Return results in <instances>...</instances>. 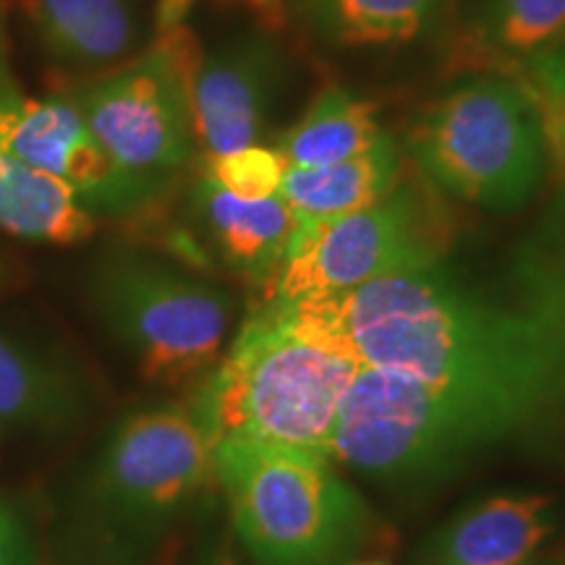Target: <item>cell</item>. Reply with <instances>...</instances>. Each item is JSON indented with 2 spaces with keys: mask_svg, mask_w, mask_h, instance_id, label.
<instances>
[{
  "mask_svg": "<svg viewBox=\"0 0 565 565\" xmlns=\"http://www.w3.org/2000/svg\"><path fill=\"white\" fill-rule=\"evenodd\" d=\"M194 231L215 257L244 282L263 288L286 263L296 217L280 194L267 200H242L202 171L189 196Z\"/></svg>",
  "mask_w": 565,
  "mask_h": 565,
  "instance_id": "12",
  "label": "cell"
},
{
  "mask_svg": "<svg viewBox=\"0 0 565 565\" xmlns=\"http://www.w3.org/2000/svg\"><path fill=\"white\" fill-rule=\"evenodd\" d=\"M212 466L257 565H341L370 534L364 500L330 458L223 443L212 448Z\"/></svg>",
  "mask_w": 565,
  "mask_h": 565,
  "instance_id": "5",
  "label": "cell"
},
{
  "mask_svg": "<svg viewBox=\"0 0 565 565\" xmlns=\"http://www.w3.org/2000/svg\"><path fill=\"white\" fill-rule=\"evenodd\" d=\"M236 3H244L246 9H252L263 19V26L267 30L278 32L286 26L288 19V9H286V0H236Z\"/></svg>",
  "mask_w": 565,
  "mask_h": 565,
  "instance_id": "22",
  "label": "cell"
},
{
  "mask_svg": "<svg viewBox=\"0 0 565 565\" xmlns=\"http://www.w3.org/2000/svg\"><path fill=\"white\" fill-rule=\"evenodd\" d=\"M186 11L189 0H160L145 51L63 89L124 171L171 189L196 152L186 76L200 42L183 24Z\"/></svg>",
  "mask_w": 565,
  "mask_h": 565,
  "instance_id": "7",
  "label": "cell"
},
{
  "mask_svg": "<svg viewBox=\"0 0 565 565\" xmlns=\"http://www.w3.org/2000/svg\"><path fill=\"white\" fill-rule=\"evenodd\" d=\"M19 13L42 58L79 82L145 51L134 0H19Z\"/></svg>",
  "mask_w": 565,
  "mask_h": 565,
  "instance_id": "11",
  "label": "cell"
},
{
  "mask_svg": "<svg viewBox=\"0 0 565 565\" xmlns=\"http://www.w3.org/2000/svg\"><path fill=\"white\" fill-rule=\"evenodd\" d=\"M356 370L351 356L303 335L282 303L265 301L204 374L189 406L212 448L252 443L330 458Z\"/></svg>",
  "mask_w": 565,
  "mask_h": 565,
  "instance_id": "3",
  "label": "cell"
},
{
  "mask_svg": "<svg viewBox=\"0 0 565 565\" xmlns=\"http://www.w3.org/2000/svg\"><path fill=\"white\" fill-rule=\"evenodd\" d=\"M385 137L374 103L345 87H330L282 134L278 152L288 168H328L370 152Z\"/></svg>",
  "mask_w": 565,
  "mask_h": 565,
  "instance_id": "18",
  "label": "cell"
},
{
  "mask_svg": "<svg viewBox=\"0 0 565 565\" xmlns=\"http://www.w3.org/2000/svg\"><path fill=\"white\" fill-rule=\"evenodd\" d=\"M87 406V380L68 353L0 324V440L68 433Z\"/></svg>",
  "mask_w": 565,
  "mask_h": 565,
  "instance_id": "10",
  "label": "cell"
},
{
  "mask_svg": "<svg viewBox=\"0 0 565 565\" xmlns=\"http://www.w3.org/2000/svg\"><path fill=\"white\" fill-rule=\"evenodd\" d=\"M401 171L404 160L387 134L359 158L328 168H288L278 194L294 212L296 231H307L383 200Z\"/></svg>",
  "mask_w": 565,
  "mask_h": 565,
  "instance_id": "15",
  "label": "cell"
},
{
  "mask_svg": "<svg viewBox=\"0 0 565 565\" xmlns=\"http://www.w3.org/2000/svg\"><path fill=\"white\" fill-rule=\"evenodd\" d=\"M301 30L335 51L433 38L456 19V0H286Z\"/></svg>",
  "mask_w": 565,
  "mask_h": 565,
  "instance_id": "14",
  "label": "cell"
},
{
  "mask_svg": "<svg viewBox=\"0 0 565 565\" xmlns=\"http://www.w3.org/2000/svg\"><path fill=\"white\" fill-rule=\"evenodd\" d=\"M212 565H231V563H225V561H221V563H212Z\"/></svg>",
  "mask_w": 565,
  "mask_h": 565,
  "instance_id": "26",
  "label": "cell"
},
{
  "mask_svg": "<svg viewBox=\"0 0 565 565\" xmlns=\"http://www.w3.org/2000/svg\"><path fill=\"white\" fill-rule=\"evenodd\" d=\"M524 565H534V563H532V561H529V563H524Z\"/></svg>",
  "mask_w": 565,
  "mask_h": 565,
  "instance_id": "27",
  "label": "cell"
},
{
  "mask_svg": "<svg viewBox=\"0 0 565 565\" xmlns=\"http://www.w3.org/2000/svg\"><path fill=\"white\" fill-rule=\"evenodd\" d=\"M0 228L26 242L66 246L87 242L97 215L58 175L0 147Z\"/></svg>",
  "mask_w": 565,
  "mask_h": 565,
  "instance_id": "16",
  "label": "cell"
},
{
  "mask_svg": "<svg viewBox=\"0 0 565 565\" xmlns=\"http://www.w3.org/2000/svg\"><path fill=\"white\" fill-rule=\"evenodd\" d=\"M87 294L105 330L154 385L202 380L228 345L233 296L139 246L103 249L89 267Z\"/></svg>",
  "mask_w": 565,
  "mask_h": 565,
  "instance_id": "6",
  "label": "cell"
},
{
  "mask_svg": "<svg viewBox=\"0 0 565 565\" xmlns=\"http://www.w3.org/2000/svg\"><path fill=\"white\" fill-rule=\"evenodd\" d=\"M406 154L437 192L500 215L540 194L553 158L532 95L498 68L466 74L422 105Z\"/></svg>",
  "mask_w": 565,
  "mask_h": 565,
  "instance_id": "4",
  "label": "cell"
},
{
  "mask_svg": "<svg viewBox=\"0 0 565 565\" xmlns=\"http://www.w3.org/2000/svg\"><path fill=\"white\" fill-rule=\"evenodd\" d=\"M215 475L192 406L126 414L68 498L63 542L79 565H147Z\"/></svg>",
  "mask_w": 565,
  "mask_h": 565,
  "instance_id": "2",
  "label": "cell"
},
{
  "mask_svg": "<svg viewBox=\"0 0 565 565\" xmlns=\"http://www.w3.org/2000/svg\"><path fill=\"white\" fill-rule=\"evenodd\" d=\"M351 565H385V563H351Z\"/></svg>",
  "mask_w": 565,
  "mask_h": 565,
  "instance_id": "25",
  "label": "cell"
},
{
  "mask_svg": "<svg viewBox=\"0 0 565 565\" xmlns=\"http://www.w3.org/2000/svg\"><path fill=\"white\" fill-rule=\"evenodd\" d=\"M147 565H181V545L171 540Z\"/></svg>",
  "mask_w": 565,
  "mask_h": 565,
  "instance_id": "23",
  "label": "cell"
},
{
  "mask_svg": "<svg viewBox=\"0 0 565 565\" xmlns=\"http://www.w3.org/2000/svg\"><path fill=\"white\" fill-rule=\"evenodd\" d=\"M196 150L204 160L244 150L263 134L275 97L286 79V55L267 26L244 30L189 66Z\"/></svg>",
  "mask_w": 565,
  "mask_h": 565,
  "instance_id": "9",
  "label": "cell"
},
{
  "mask_svg": "<svg viewBox=\"0 0 565 565\" xmlns=\"http://www.w3.org/2000/svg\"><path fill=\"white\" fill-rule=\"evenodd\" d=\"M204 173L242 200H267L278 194L288 162L278 147L249 145L223 158L204 160Z\"/></svg>",
  "mask_w": 565,
  "mask_h": 565,
  "instance_id": "20",
  "label": "cell"
},
{
  "mask_svg": "<svg viewBox=\"0 0 565 565\" xmlns=\"http://www.w3.org/2000/svg\"><path fill=\"white\" fill-rule=\"evenodd\" d=\"M471 58L505 71L565 38V0H456Z\"/></svg>",
  "mask_w": 565,
  "mask_h": 565,
  "instance_id": "17",
  "label": "cell"
},
{
  "mask_svg": "<svg viewBox=\"0 0 565 565\" xmlns=\"http://www.w3.org/2000/svg\"><path fill=\"white\" fill-rule=\"evenodd\" d=\"M0 565H38L30 521L9 498H0Z\"/></svg>",
  "mask_w": 565,
  "mask_h": 565,
  "instance_id": "21",
  "label": "cell"
},
{
  "mask_svg": "<svg viewBox=\"0 0 565 565\" xmlns=\"http://www.w3.org/2000/svg\"><path fill=\"white\" fill-rule=\"evenodd\" d=\"M456 233L443 192L406 162L383 200L296 231L265 301L345 294L391 273L440 263L454 249Z\"/></svg>",
  "mask_w": 565,
  "mask_h": 565,
  "instance_id": "8",
  "label": "cell"
},
{
  "mask_svg": "<svg viewBox=\"0 0 565 565\" xmlns=\"http://www.w3.org/2000/svg\"><path fill=\"white\" fill-rule=\"evenodd\" d=\"M513 71L515 79L524 84L540 108L550 152L565 168V38L545 51L529 55Z\"/></svg>",
  "mask_w": 565,
  "mask_h": 565,
  "instance_id": "19",
  "label": "cell"
},
{
  "mask_svg": "<svg viewBox=\"0 0 565 565\" xmlns=\"http://www.w3.org/2000/svg\"><path fill=\"white\" fill-rule=\"evenodd\" d=\"M359 364L330 458L385 482H433L565 419V246L487 288L433 263L345 294L270 299Z\"/></svg>",
  "mask_w": 565,
  "mask_h": 565,
  "instance_id": "1",
  "label": "cell"
},
{
  "mask_svg": "<svg viewBox=\"0 0 565 565\" xmlns=\"http://www.w3.org/2000/svg\"><path fill=\"white\" fill-rule=\"evenodd\" d=\"M9 275H11V270H9V263H6V259L0 257V291H3L6 282H9Z\"/></svg>",
  "mask_w": 565,
  "mask_h": 565,
  "instance_id": "24",
  "label": "cell"
},
{
  "mask_svg": "<svg viewBox=\"0 0 565 565\" xmlns=\"http://www.w3.org/2000/svg\"><path fill=\"white\" fill-rule=\"evenodd\" d=\"M553 529L547 494H492L450 519L416 565H524Z\"/></svg>",
  "mask_w": 565,
  "mask_h": 565,
  "instance_id": "13",
  "label": "cell"
}]
</instances>
